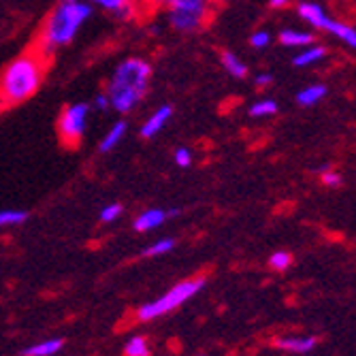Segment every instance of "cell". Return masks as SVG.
<instances>
[{
	"mask_svg": "<svg viewBox=\"0 0 356 356\" xmlns=\"http://www.w3.org/2000/svg\"><path fill=\"white\" fill-rule=\"evenodd\" d=\"M90 15V3H83V0H58V5L49 13L39 35V56L47 58L56 49L69 45Z\"/></svg>",
	"mask_w": 356,
	"mask_h": 356,
	"instance_id": "cell-1",
	"label": "cell"
},
{
	"mask_svg": "<svg viewBox=\"0 0 356 356\" xmlns=\"http://www.w3.org/2000/svg\"><path fill=\"white\" fill-rule=\"evenodd\" d=\"M149 77H152V67L145 60H139V58L124 60L115 69L107 88L109 105L120 113L133 111L135 105L147 92Z\"/></svg>",
	"mask_w": 356,
	"mask_h": 356,
	"instance_id": "cell-2",
	"label": "cell"
},
{
	"mask_svg": "<svg viewBox=\"0 0 356 356\" xmlns=\"http://www.w3.org/2000/svg\"><path fill=\"white\" fill-rule=\"evenodd\" d=\"M43 81V64L39 56H22L13 60L0 75V101L5 105H15L39 90Z\"/></svg>",
	"mask_w": 356,
	"mask_h": 356,
	"instance_id": "cell-3",
	"label": "cell"
},
{
	"mask_svg": "<svg viewBox=\"0 0 356 356\" xmlns=\"http://www.w3.org/2000/svg\"><path fill=\"white\" fill-rule=\"evenodd\" d=\"M203 286H205V277L179 282V284H175V286L169 290V293H167L165 297H160V299H156L154 303H147V305L139 307L137 316H139V320H154V318H158V316H165V314L177 309L179 305H184L188 299H192Z\"/></svg>",
	"mask_w": 356,
	"mask_h": 356,
	"instance_id": "cell-4",
	"label": "cell"
},
{
	"mask_svg": "<svg viewBox=\"0 0 356 356\" xmlns=\"http://www.w3.org/2000/svg\"><path fill=\"white\" fill-rule=\"evenodd\" d=\"M167 5L171 26L179 32H194L205 24L211 0H169Z\"/></svg>",
	"mask_w": 356,
	"mask_h": 356,
	"instance_id": "cell-5",
	"label": "cell"
},
{
	"mask_svg": "<svg viewBox=\"0 0 356 356\" xmlns=\"http://www.w3.org/2000/svg\"><path fill=\"white\" fill-rule=\"evenodd\" d=\"M90 105L88 103H77L69 105L58 118V133L69 145H77L83 139L86 133V122H88Z\"/></svg>",
	"mask_w": 356,
	"mask_h": 356,
	"instance_id": "cell-6",
	"label": "cell"
},
{
	"mask_svg": "<svg viewBox=\"0 0 356 356\" xmlns=\"http://www.w3.org/2000/svg\"><path fill=\"white\" fill-rule=\"evenodd\" d=\"M171 115H173V107H171V105L158 107V109L143 122V126H141V137H143V139L156 137V135L167 126V122L171 120Z\"/></svg>",
	"mask_w": 356,
	"mask_h": 356,
	"instance_id": "cell-7",
	"label": "cell"
},
{
	"mask_svg": "<svg viewBox=\"0 0 356 356\" xmlns=\"http://www.w3.org/2000/svg\"><path fill=\"white\" fill-rule=\"evenodd\" d=\"M177 213H179L177 209H171V211L158 209V207H154V209H145V211L135 220V231H139V233L154 231V229H158L160 224H165V220H167V218H173V216H177Z\"/></svg>",
	"mask_w": 356,
	"mask_h": 356,
	"instance_id": "cell-8",
	"label": "cell"
},
{
	"mask_svg": "<svg viewBox=\"0 0 356 356\" xmlns=\"http://www.w3.org/2000/svg\"><path fill=\"white\" fill-rule=\"evenodd\" d=\"M299 15L305 19V22H309L312 26H316V28H320V30H327V26H329V22H331V17L322 11L318 5H314V3H301L299 5Z\"/></svg>",
	"mask_w": 356,
	"mask_h": 356,
	"instance_id": "cell-9",
	"label": "cell"
},
{
	"mask_svg": "<svg viewBox=\"0 0 356 356\" xmlns=\"http://www.w3.org/2000/svg\"><path fill=\"white\" fill-rule=\"evenodd\" d=\"M92 3L115 13L120 19H131L135 15V0H92Z\"/></svg>",
	"mask_w": 356,
	"mask_h": 356,
	"instance_id": "cell-10",
	"label": "cell"
},
{
	"mask_svg": "<svg viewBox=\"0 0 356 356\" xmlns=\"http://www.w3.org/2000/svg\"><path fill=\"white\" fill-rule=\"evenodd\" d=\"M126 131H128V124L126 122H115L111 128H109V133L103 137V141L99 143V152H111L122 139H124V135H126Z\"/></svg>",
	"mask_w": 356,
	"mask_h": 356,
	"instance_id": "cell-11",
	"label": "cell"
},
{
	"mask_svg": "<svg viewBox=\"0 0 356 356\" xmlns=\"http://www.w3.org/2000/svg\"><path fill=\"white\" fill-rule=\"evenodd\" d=\"M64 346L62 339H47V341H41L37 346H30L22 352V356H51L56 352H60Z\"/></svg>",
	"mask_w": 356,
	"mask_h": 356,
	"instance_id": "cell-12",
	"label": "cell"
},
{
	"mask_svg": "<svg viewBox=\"0 0 356 356\" xmlns=\"http://www.w3.org/2000/svg\"><path fill=\"white\" fill-rule=\"evenodd\" d=\"M280 41L286 47H305V45H312L314 37L309 32H301V30H284L280 35Z\"/></svg>",
	"mask_w": 356,
	"mask_h": 356,
	"instance_id": "cell-13",
	"label": "cell"
},
{
	"mask_svg": "<svg viewBox=\"0 0 356 356\" xmlns=\"http://www.w3.org/2000/svg\"><path fill=\"white\" fill-rule=\"evenodd\" d=\"M273 343H275L277 348H282V350H288V352L305 354V352H309V350L316 346V339H312V337H305V339L293 337V339H275Z\"/></svg>",
	"mask_w": 356,
	"mask_h": 356,
	"instance_id": "cell-14",
	"label": "cell"
},
{
	"mask_svg": "<svg viewBox=\"0 0 356 356\" xmlns=\"http://www.w3.org/2000/svg\"><path fill=\"white\" fill-rule=\"evenodd\" d=\"M222 67H224V71H229V75H233L237 79H243L248 75V67H245V64L235 54H231V51H224L222 54Z\"/></svg>",
	"mask_w": 356,
	"mask_h": 356,
	"instance_id": "cell-15",
	"label": "cell"
},
{
	"mask_svg": "<svg viewBox=\"0 0 356 356\" xmlns=\"http://www.w3.org/2000/svg\"><path fill=\"white\" fill-rule=\"evenodd\" d=\"M327 30H329V32H333V35H335L337 39H341L343 43H348L350 47H354V49H356V30H354L352 26L331 19V22H329V26H327Z\"/></svg>",
	"mask_w": 356,
	"mask_h": 356,
	"instance_id": "cell-16",
	"label": "cell"
},
{
	"mask_svg": "<svg viewBox=\"0 0 356 356\" xmlns=\"http://www.w3.org/2000/svg\"><path fill=\"white\" fill-rule=\"evenodd\" d=\"M325 94H327V86H309V88H303L299 94H297V101L299 105L303 107H309V105H316L320 99H325Z\"/></svg>",
	"mask_w": 356,
	"mask_h": 356,
	"instance_id": "cell-17",
	"label": "cell"
},
{
	"mask_svg": "<svg viewBox=\"0 0 356 356\" xmlns=\"http://www.w3.org/2000/svg\"><path fill=\"white\" fill-rule=\"evenodd\" d=\"M325 54H327L325 47H309V49L297 54V58L293 62H295V67H309V64L325 58Z\"/></svg>",
	"mask_w": 356,
	"mask_h": 356,
	"instance_id": "cell-18",
	"label": "cell"
},
{
	"mask_svg": "<svg viewBox=\"0 0 356 356\" xmlns=\"http://www.w3.org/2000/svg\"><path fill=\"white\" fill-rule=\"evenodd\" d=\"M277 113V103L275 101H258L250 107V115L252 118H267Z\"/></svg>",
	"mask_w": 356,
	"mask_h": 356,
	"instance_id": "cell-19",
	"label": "cell"
},
{
	"mask_svg": "<svg viewBox=\"0 0 356 356\" xmlns=\"http://www.w3.org/2000/svg\"><path fill=\"white\" fill-rule=\"evenodd\" d=\"M124 354L126 356H149V348H147L145 337H133L131 341L126 343Z\"/></svg>",
	"mask_w": 356,
	"mask_h": 356,
	"instance_id": "cell-20",
	"label": "cell"
},
{
	"mask_svg": "<svg viewBox=\"0 0 356 356\" xmlns=\"http://www.w3.org/2000/svg\"><path fill=\"white\" fill-rule=\"evenodd\" d=\"M28 220L26 211H15V209H5L0 211V226H9V224H22Z\"/></svg>",
	"mask_w": 356,
	"mask_h": 356,
	"instance_id": "cell-21",
	"label": "cell"
},
{
	"mask_svg": "<svg viewBox=\"0 0 356 356\" xmlns=\"http://www.w3.org/2000/svg\"><path fill=\"white\" fill-rule=\"evenodd\" d=\"M173 248H175V241H173V239H160V241L152 243V245L143 252V256H160V254L171 252Z\"/></svg>",
	"mask_w": 356,
	"mask_h": 356,
	"instance_id": "cell-22",
	"label": "cell"
},
{
	"mask_svg": "<svg viewBox=\"0 0 356 356\" xmlns=\"http://www.w3.org/2000/svg\"><path fill=\"white\" fill-rule=\"evenodd\" d=\"M269 263L275 271H286L290 267V263H293V256H290L288 252H275Z\"/></svg>",
	"mask_w": 356,
	"mask_h": 356,
	"instance_id": "cell-23",
	"label": "cell"
},
{
	"mask_svg": "<svg viewBox=\"0 0 356 356\" xmlns=\"http://www.w3.org/2000/svg\"><path fill=\"white\" fill-rule=\"evenodd\" d=\"M173 160H175V165H177V167L186 169V167L192 165V152L186 149V147H177L175 154H173Z\"/></svg>",
	"mask_w": 356,
	"mask_h": 356,
	"instance_id": "cell-24",
	"label": "cell"
},
{
	"mask_svg": "<svg viewBox=\"0 0 356 356\" xmlns=\"http://www.w3.org/2000/svg\"><path fill=\"white\" fill-rule=\"evenodd\" d=\"M122 216V205L120 203H111L101 211V222H113Z\"/></svg>",
	"mask_w": 356,
	"mask_h": 356,
	"instance_id": "cell-25",
	"label": "cell"
},
{
	"mask_svg": "<svg viewBox=\"0 0 356 356\" xmlns=\"http://www.w3.org/2000/svg\"><path fill=\"white\" fill-rule=\"evenodd\" d=\"M269 41H271V37L267 35V32H254L252 39H250L252 47H256V49H263V47H267V45H269Z\"/></svg>",
	"mask_w": 356,
	"mask_h": 356,
	"instance_id": "cell-26",
	"label": "cell"
},
{
	"mask_svg": "<svg viewBox=\"0 0 356 356\" xmlns=\"http://www.w3.org/2000/svg\"><path fill=\"white\" fill-rule=\"evenodd\" d=\"M94 105H96V109H107V107H111L109 105V96L107 94H99V96H96V99H94Z\"/></svg>",
	"mask_w": 356,
	"mask_h": 356,
	"instance_id": "cell-27",
	"label": "cell"
},
{
	"mask_svg": "<svg viewBox=\"0 0 356 356\" xmlns=\"http://www.w3.org/2000/svg\"><path fill=\"white\" fill-rule=\"evenodd\" d=\"M322 179H325V184H327V186H333V188L341 184V177H339L337 173H327V171H325V175H322Z\"/></svg>",
	"mask_w": 356,
	"mask_h": 356,
	"instance_id": "cell-28",
	"label": "cell"
},
{
	"mask_svg": "<svg viewBox=\"0 0 356 356\" xmlns=\"http://www.w3.org/2000/svg\"><path fill=\"white\" fill-rule=\"evenodd\" d=\"M271 81H273L271 75H258V77H256V83H258V86H269Z\"/></svg>",
	"mask_w": 356,
	"mask_h": 356,
	"instance_id": "cell-29",
	"label": "cell"
},
{
	"mask_svg": "<svg viewBox=\"0 0 356 356\" xmlns=\"http://www.w3.org/2000/svg\"><path fill=\"white\" fill-rule=\"evenodd\" d=\"M290 3V0H269V5L271 7H275V9H280V7H286Z\"/></svg>",
	"mask_w": 356,
	"mask_h": 356,
	"instance_id": "cell-30",
	"label": "cell"
},
{
	"mask_svg": "<svg viewBox=\"0 0 356 356\" xmlns=\"http://www.w3.org/2000/svg\"><path fill=\"white\" fill-rule=\"evenodd\" d=\"M149 3H154V5H167L169 0H149Z\"/></svg>",
	"mask_w": 356,
	"mask_h": 356,
	"instance_id": "cell-31",
	"label": "cell"
}]
</instances>
